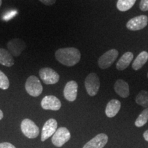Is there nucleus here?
<instances>
[{
	"label": "nucleus",
	"instance_id": "26",
	"mask_svg": "<svg viewBox=\"0 0 148 148\" xmlns=\"http://www.w3.org/2000/svg\"><path fill=\"white\" fill-rule=\"evenodd\" d=\"M143 138L146 141L148 142V130L143 133Z\"/></svg>",
	"mask_w": 148,
	"mask_h": 148
},
{
	"label": "nucleus",
	"instance_id": "21",
	"mask_svg": "<svg viewBox=\"0 0 148 148\" xmlns=\"http://www.w3.org/2000/svg\"><path fill=\"white\" fill-rule=\"evenodd\" d=\"M148 121V108H146L145 110H143L140 112V114L138 115L137 119L135 121L134 124L136 127H142L144 125H145Z\"/></svg>",
	"mask_w": 148,
	"mask_h": 148
},
{
	"label": "nucleus",
	"instance_id": "15",
	"mask_svg": "<svg viewBox=\"0 0 148 148\" xmlns=\"http://www.w3.org/2000/svg\"><path fill=\"white\" fill-rule=\"evenodd\" d=\"M121 102L118 99H111L107 103L106 110H105L106 116L109 118H112L115 116L121 109Z\"/></svg>",
	"mask_w": 148,
	"mask_h": 148
},
{
	"label": "nucleus",
	"instance_id": "7",
	"mask_svg": "<svg viewBox=\"0 0 148 148\" xmlns=\"http://www.w3.org/2000/svg\"><path fill=\"white\" fill-rule=\"evenodd\" d=\"M39 76L45 84H56L60 79V75L55 70L49 67H44L40 69Z\"/></svg>",
	"mask_w": 148,
	"mask_h": 148
},
{
	"label": "nucleus",
	"instance_id": "16",
	"mask_svg": "<svg viewBox=\"0 0 148 148\" xmlns=\"http://www.w3.org/2000/svg\"><path fill=\"white\" fill-rule=\"evenodd\" d=\"M0 64L7 67H10L14 64V60L10 51L3 48H0Z\"/></svg>",
	"mask_w": 148,
	"mask_h": 148
},
{
	"label": "nucleus",
	"instance_id": "10",
	"mask_svg": "<svg viewBox=\"0 0 148 148\" xmlns=\"http://www.w3.org/2000/svg\"><path fill=\"white\" fill-rule=\"evenodd\" d=\"M58 123L54 119H49L45 122L42 129L41 140L45 141L50 136H52L57 130Z\"/></svg>",
	"mask_w": 148,
	"mask_h": 148
},
{
	"label": "nucleus",
	"instance_id": "25",
	"mask_svg": "<svg viewBox=\"0 0 148 148\" xmlns=\"http://www.w3.org/2000/svg\"><path fill=\"white\" fill-rule=\"evenodd\" d=\"M40 2L46 5H51L54 4L56 0H39Z\"/></svg>",
	"mask_w": 148,
	"mask_h": 148
},
{
	"label": "nucleus",
	"instance_id": "27",
	"mask_svg": "<svg viewBox=\"0 0 148 148\" xmlns=\"http://www.w3.org/2000/svg\"><path fill=\"white\" fill-rule=\"evenodd\" d=\"M3 117V113L2 111H1V110H0V120L2 119Z\"/></svg>",
	"mask_w": 148,
	"mask_h": 148
},
{
	"label": "nucleus",
	"instance_id": "20",
	"mask_svg": "<svg viewBox=\"0 0 148 148\" xmlns=\"http://www.w3.org/2000/svg\"><path fill=\"white\" fill-rule=\"evenodd\" d=\"M136 103L144 108H148V91L141 90L138 92L135 99Z\"/></svg>",
	"mask_w": 148,
	"mask_h": 148
},
{
	"label": "nucleus",
	"instance_id": "14",
	"mask_svg": "<svg viewBox=\"0 0 148 148\" xmlns=\"http://www.w3.org/2000/svg\"><path fill=\"white\" fill-rule=\"evenodd\" d=\"M114 89L117 95L123 98H126L130 95L129 85L122 79H119L116 81L114 86Z\"/></svg>",
	"mask_w": 148,
	"mask_h": 148
},
{
	"label": "nucleus",
	"instance_id": "4",
	"mask_svg": "<svg viewBox=\"0 0 148 148\" xmlns=\"http://www.w3.org/2000/svg\"><path fill=\"white\" fill-rule=\"evenodd\" d=\"M71 138V133L66 127H60L56 130L51 137V142L56 147H60Z\"/></svg>",
	"mask_w": 148,
	"mask_h": 148
},
{
	"label": "nucleus",
	"instance_id": "29",
	"mask_svg": "<svg viewBox=\"0 0 148 148\" xmlns=\"http://www.w3.org/2000/svg\"><path fill=\"white\" fill-rule=\"evenodd\" d=\"M147 77H148V73H147Z\"/></svg>",
	"mask_w": 148,
	"mask_h": 148
},
{
	"label": "nucleus",
	"instance_id": "24",
	"mask_svg": "<svg viewBox=\"0 0 148 148\" xmlns=\"http://www.w3.org/2000/svg\"><path fill=\"white\" fill-rule=\"evenodd\" d=\"M0 148H16L14 146L8 142H4V143H0Z\"/></svg>",
	"mask_w": 148,
	"mask_h": 148
},
{
	"label": "nucleus",
	"instance_id": "28",
	"mask_svg": "<svg viewBox=\"0 0 148 148\" xmlns=\"http://www.w3.org/2000/svg\"><path fill=\"white\" fill-rule=\"evenodd\" d=\"M1 4H2V0H0V8H1Z\"/></svg>",
	"mask_w": 148,
	"mask_h": 148
},
{
	"label": "nucleus",
	"instance_id": "1",
	"mask_svg": "<svg viewBox=\"0 0 148 148\" xmlns=\"http://www.w3.org/2000/svg\"><path fill=\"white\" fill-rule=\"evenodd\" d=\"M55 57L60 63L67 66H72L78 63L81 53L75 47L60 48L56 51Z\"/></svg>",
	"mask_w": 148,
	"mask_h": 148
},
{
	"label": "nucleus",
	"instance_id": "23",
	"mask_svg": "<svg viewBox=\"0 0 148 148\" xmlns=\"http://www.w3.org/2000/svg\"><path fill=\"white\" fill-rule=\"evenodd\" d=\"M139 8L142 11L148 10V0H141L139 4Z\"/></svg>",
	"mask_w": 148,
	"mask_h": 148
},
{
	"label": "nucleus",
	"instance_id": "19",
	"mask_svg": "<svg viewBox=\"0 0 148 148\" xmlns=\"http://www.w3.org/2000/svg\"><path fill=\"white\" fill-rule=\"evenodd\" d=\"M136 1V0H118L116 8L121 12H125L132 8Z\"/></svg>",
	"mask_w": 148,
	"mask_h": 148
},
{
	"label": "nucleus",
	"instance_id": "6",
	"mask_svg": "<svg viewBox=\"0 0 148 148\" xmlns=\"http://www.w3.org/2000/svg\"><path fill=\"white\" fill-rule=\"evenodd\" d=\"M21 129L23 134L29 138H34L39 134V128L35 123L29 119H25L21 123Z\"/></svg>",
	"mask_w": 148,
	"mask_h": 148
},
{
	"label": "nucleus",
	"instance_id": "3",
	"mask_svg": "<svg viewBox=\"0 0 148 148\" xmlns=\"http://www.w3.org/2000/svg\"><path fill=\"white\" fill-rule=\"evenodd\" d=\"M25 90L29 95L38 97L42 92V86L38 77L30 75L25 82Z\"/></svg>",
	"mask_w": 148,
	"mask_h": 148
},
{
	"label": "nucleus",
	"instance_id": "8",
	"mask_svg": "<svg viewBox=\"0 0 148 148\" xmlns=\"http://www.w3.org/2000/svg\"><path fill=\"white\" fill-rule=\"evenodd\" d=\"M148 23V17L146 15H140L135 16L127 21L126 27L130 30L137 31L142 29L147 26Z\"/></svg>",
	"mask_w": 148,
	"mask_h": 148
},
{
	"label": "nucleus",
	"instance_id": "11",
	"mask_svg": "<svg viewBox=\"0 0 148 148\" xmlns=\"http://www.w3.org/2000/svg\"><path fill=\"white\" fill-rule=\"evenodd\" d=\"M60 101L58 98L53 95H47L42 98L41 101V107L44 110H58L61 108Z\"/></svg>",
	"mask_w": 148,
	"mask_h": 148
},
{
	"label": "nucleus",
	"instance_id": "17",
	"mask_svg": "<svg viewBox=\"0 0 148 148\" xmlns=\"http://www.w3.org/2000/svg\"><path fill=\"white\" fill-rule=\"evenodd\" d=\"M133 58H134V55L132 52L127 51V52L123 53L121 58L116 62V69L119 71H123V70L125 69L130 64Z\"/></svg>",
	"mask_w": 148,
	"mask_h": 148
},
{
	"label": "nucleus",
	"instance_id": "12",
	"mask_svg": "<svg viewBox=\"0 0 148 148\" xmlns=\"http://www.w3.org/2000/svg\"><path fill=\"white\" fill-rule=\"evenodd\" d=\"M77 83L74 80H71L66 83L64 88V97L67 101H74L76 99L77 95Z\"/></svg>",
	"mask_w": 148,
	"mask_h": 148
},
{
	"label": "nucleus",
	"instance_id": "9",
	"mask_svg": "<svg viewBox=\"0 0 148 148\" xmlns=\"http://www.w3.org/2000/svg\"><path fill=\"white\" fill-rule=\"evenodd\" d=\"M8 51L12 55V56L17 57L22 53L26 47V44L20 38H13L10 40L7 44Z\"/></svg>",
	"mask_w": 148,
	"mask_h": 148
},
{
	"label": "nucleus",
	"instance_id": "2",
	"mask_svg": "<svg viewBox=\"0 0 148 148\" xmlns=\"http://www.w3.org/2000/svg\"><path fill=\"white\" fill-rule=\"evenodd\" d=\"M84 86L87 93L91 97L96 95L100 87L99 77L95 73H91L86 76L84 80Z\"/></svg>",
	"mask_w": 148,
	"mask_h": 148
},
{
	"label": "nucleus",
	"instance_id": "22",
	"mask_svg": "<svg viewBox=\"0 0 148 148\" xmlns=\"http://www.w3.org/2000/svg\"><path fill=\"white\" fill-rule=\"evenodd\" d=\"M10 82L6 75L0 70V88L3 90H6L9 88Z\"/></svg>",
	"mask_w": 148,
	"mask_h": 148
},
{
	"label": "nucleus",
	"instance_id": "18",
	"mask_svg": "<svg viewBox=\"0 0 148 148\" xmlns=\"http://www.w3.org/2000/svg\"><path fill=\"white\" fill-rule=\"evenodd\" d=\"M147 60L148 53L145 51H141V52L137 56V57L135 58L134 62H133L132 65L133 69L136 70V71L139 70L140 68L143 67V66L147 62Z\"/></svg>",
	"mask_w": 148,
	"mask_h": 148
},
{
	"label": "nucleus",
	"instance_id": "13",
	"mask_svg": "<svg viewBox=\"0 0 148 148\" xmlns=\"http://www.w3.org/2000/svg\"><path fill=\"white\" fill-rule=\"evenodd\" d=\"M108 140V136L106 134L101 133L96 135L95 137L87 142L82 148H103Z\"/></svg>",
	"mask_w": 148,
	"mask_h": 148
},
{
	"label": "nucleus",
	"instance_id": "5",
	"mask_svg": "<svg viewBox=\"0 0 148 148\" xmlns=\"http://www.w3.org/2000/svg\"><path fill=\"white\" fill-rule=\"evenodd\" d=\"M119 56V51L115 49L107 51L100 56L98 60V65L101 69H106L110 67Z\"/></svg>",
	"mask_w": 148,
	"mask_h": 148
}]
</instances>
